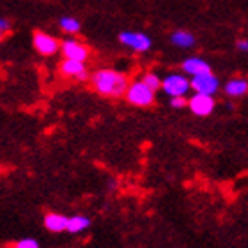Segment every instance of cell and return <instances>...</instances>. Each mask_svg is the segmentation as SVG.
<instances>
[{
	"instance_id": "1",
	"label": "cell",
	"mask_w": 248,
	"mask_h": 248,
	"mask_svg": "<svg viewBox=\"0 0 248 248\" xmlns=\"http://www.w3.org/2000/svg\"><path fill=\"white\" fill-rule=\"evenodd\" d=\"M93 85L96 93L108 98H119L126 94L129 83L128 78L123 73L114 71V69H99L93 75Z\"/></svg>"
},
{
	"instance_id": "2",
	"label": "cell",
	"mask_w": 248,
	"mask_h": 248,
	"mask_svg": "<svg viewBox=\"0 0 248 248\" xmlns=\"http://www.w3.org/2000/svg\"><path fill=\"white\" fill-rule=\"evenodd\" d=\"M126 99L135 107H151L155 101V91L147 87L142 80L140 82L129 83L128 91H126Z\"/></svg>"
},
{
	"instance_id": "3",
	"label": "cell",
	"mask_w": 248,
	"mask_h": 248,
	"mask_svg": "<svg viewBox=\"0 0 248 248\" xmlns=\"http://www.w3.org/2000/svg\"><path fill=\"white\" fill-rule=\"evenodd\" d=\"M32 45H34V48L37 50V53H41L45 57H50V55L57 53L62 48V45L55 37L43 31H36L32 34Z\"/></svg>"
},
{
	"instance_id": "4",
	"label": "cell",
	"mask_w": 248,
	"mask_h": 248,
	"mask_svg": "<svg viewBox=\"0 0 248 248\" xmlns=\"http://www.w3.org/2000/svg\"><path fill=\"white\" fill-rule=\"evenodd\" d=\"M191 87V82L183 75H170L163 80V91L169 96L176 98V96H185L188 93V89Z\"/></svg>"
},
{
	"instance_id": "5",
	"label": "cell",
	"mask_w": 248,
	"mask_h": 248,
	"mask_svg": "<svg viewBox=\"0 0 248 248\" xmlns=\"http://www.w3.org/2000/svg\"><path fill=\"white\" fill-rule=\"evenodd\" d=\"M59 69H61V73L66 78H75V80H78V82H85V80H89L87 67H85V64L80 61L64 59V61L61 62Z\"/></svg>"
},
{
	"instance_id": "6",
	"label": "cell",
	"mask_w": 248,
	"mask_h": 248,
	"mask_svg": "<svg viewBox=\"0 0 248 248\" xmlns=\"http://www.w3.org/2000/svg\"><path fill=\"white\" fill-rule=\"evenodd\" d=\"M119 41L135 52H145L151 48V39L142 32H121Z\"/></svg>"
},
{
	"instance_id": "7",
	"label": "cell",
	"mask_w": 248,
	"mask_h": 248,
	"mask_svg": "<svg viewBox=\"0 0 248 248\" xmlns=\"http://www.w3.org/2000/svg\"><path fill=\"white\" fill-rule=\"evenodd\" d=\"M61 50H62V55L66 59H71V61L85 62L91 57V50L78 41H64Z\"/></svg>"
},
{
	"instance_id": "8",
	"label": "cell",
	"mask_w": 248,
	"mask_h": 248,
	"mask_svg": "<svg viewBox=\"0 0 248 248\" xmlns=\"http://www.w3.org/2000/svg\"><path fill=\"white\" fill-rule=\"evenodd\" d=\"M190 110L193 112L195 115H209L215 110V99L209 96V94H199L197 93L193 98L190 99V103H188Z\"/></svg>"
},
{
	"instance_id": "9",
	"label": "cell",
	"mask_w": 248,
	"mask_h": 248,
	"mask_svg": "<svg viewBox=\"0 0 248 248\" xmlns=\"http://www.w3.org/2000/svg\"><path fill=\"white\" fill-rule=\"evenodd\" d=\"M218 78L213 73L207 75H201V77H193L191 80V89H195V93L199 94H215L218 91Z\"/></svg>"
},
{
	"instance_id": "10",
	"label": "cell",
	"mask_w": 248,
	"mask_h": 248,
	"mask_svg": "<svg viewBox=\"0 0 248 248\" xmlns=\"http://www.w3.org/2000/svg\"><path fill=\"white\" fill-rule=\"evenodd\" d=\"M67 223H69V218L64 217V215H59V213H48L46 217H45V227L50 232L67 231Z\"/></svg>"
},
{
	"instance_id": "11",
	"label": "cell",
	"mask_w": 248,
	"mask_h": 248,
	"mask_svg": "<svg viewBox=\"0 0 248 248\" xmlns=\"http://www.w3.org/2000/svg\"><path fill=\"white\" fill-rule=\"evenodd\" d=\"M183 69L186 73H190L193 77H201V75H207V73H211V67L207 62H204L202 59H197V57H191V59H186L183 62Z\"/></svg>"
},
{
	"instance_id": "12",
	"label": "cell",
	"mask_w": 248,
	"mask_h": 248,
	"mask_svg": "<svg viewBox=\"0 0 248 248\" xmlns=\"http://www.w3.org/2000/svg\"><path fill=\"white\" fill-rule=\"evenodd\" d=\"M248 93V82L247 80H241V78H236V80H231L225 85V94L227 96H243Z\"/></svg>"
},
{
	"instance_id": "13",
	"label": "cell",
	"mask_w": 248,
	"mask_h": 248,
	"mask_svg": "<svg viewBox=\"0 0 248 248\" xmlns=\"http://www.w3.org/2000/svg\"><path fill=\"white\" fill-rule=\"evenodd\" d=\"M91 225V220L87 217H82V215H77V217L69 218V223H67V231L69 232H82Z\"/></svg>"
},
{
	"instance_id": "14",
	"label": "cell",
	"mask_w": 248,
	"mask_h": 248,
	"mask_svg": "<svg viewBox=\"0 0 248 248\" xmlns=\"http://www.w3.org/2000/svg\"><path fill=\"white\" fill-rule=\"evenodd\" d=\"M172 43H174L176 46L188 48V46H191V45L195 43V39H193V36H191L190 32L177 31V32H174V34H172Z\"/></svg>"
},
{
	"instance_id": "15",
	"label": "cell",
	"mask_w": 248,
	"mask_h": 248,
	"mask_svg": "<svg viewBox=\"0 0 248 248\" xmlns=\"http://www.w3.org/2000/svg\"><path fill=\"white\" fill-rule=\"evenodd\" d=\"M59 25H61L62 31L67 32V34H77V32L80 31V23H78V20H75V18H71V16H62L61 20H59Z\"/></svg>"
},
{
	"instance_id": "16",
	"label": "cell",
	"mask_w": 248,
	"mask_h": 248,
	"mask_svg": "<svg viewBox=\"0 0 248 248\" xmlns=\"http://www.w3.org/2000/svg\"><path fill=\"white\" fill-rule=\"evenodd\" d=\"M142 82H144L147 87L153 89V91H158L160 87H163V82H161V78L158 77V75H155V73H147V75H144Z\"/></svg>"
},
{
	"instance_id": "17",
	"label": "cell",
	"mask_w": 248,
	"mask_h": 248,
	"mask_svg": "<svg viewBox=\"0 0 248 248\" xmlns=\"http://www.w3.org/2000/svg\"><path fill=\"white\" fill-rule=\"evenodd\" d=\"M13 248H39V245H37L36 239H21V241L15 243Z\"/></svg>"
},
{
	"instance_id": "18",
	"label": "cell",
	"mask_w": 248,
	"mask_h": 248,
	"mask_svg": "<svg viewBox=\"0 0 248 248\" xmlns=\"http://www.w3.org/2000/svg\"><path fill=\"white\" fill-rule=\"evenodd\" d=\"M188 103H190V101H188L185 96H176V98H172V101H170V105L174 108H183V107H186Z\"/></svg>"
},
{
	"instance_id": "19",
	"label": "cell",
	"mask_w": 248,
	"mask_h": 248,
	"mask_svg": "<svg viewBox=\"0 0 248 248\" xmlns=\"http://www.w3.org/2000/svg\"><path fill=\"white\" fill-rule=\"evenodd\" d=\"M0 31H2V37H4L5 34L9 32V21H7V20H2V21H0Z\"/></svg>"
},
{
	"instance_id": "20",
	"label": "cell",
	"mask_w": 248,
	"mask_h": 248,
	"mask_svg": "<svg viewBox=\"0 0 248 248\" xmlns=\"http://www.w3.org/2000/svg\"><path fill=\"white\" fill-rule=\"evenodd\" d=\"M238 50H243V52H248V39L238 43Z\"/></svg>"
}]
</instances>
